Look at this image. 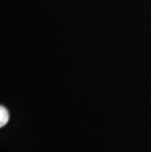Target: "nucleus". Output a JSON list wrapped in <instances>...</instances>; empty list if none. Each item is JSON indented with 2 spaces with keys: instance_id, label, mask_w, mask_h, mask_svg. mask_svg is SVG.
<instances>
[{
  "instance_id": "nucleus-1",
  "label": "nucleus",
  "mask_w": 151,
  "mask_h": 152,
  "mask_svg": "<svg viewBox=\"0 0 151 152\" xmlns=\"http://www.w3.org/2000/svg\"><path fill=\"white\" fill-rule=\"evenodd\" d=\"M9 120V113L7 109L1 106L0 107V127H4Z\"/></svg>"
}]
</instances>
